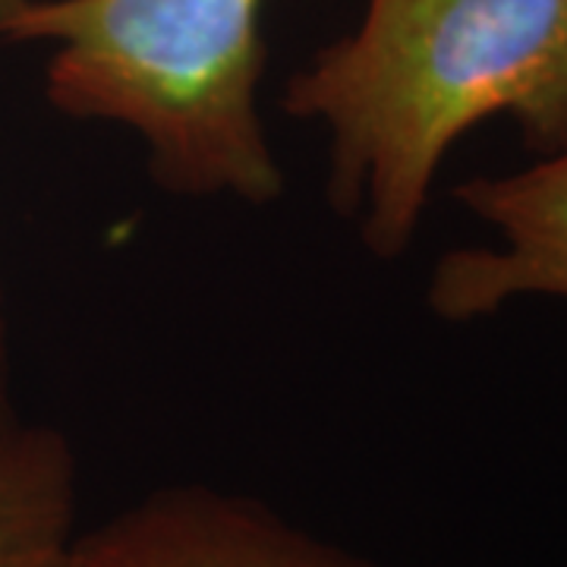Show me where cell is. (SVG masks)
Listing matches in <instances>:
<instances>
[{
	"mask_svg": "<svg viewBox=\"0 0 567 567\" xmlns=\"http://www.w3.org/2000/svg\"><path fill=\"white\" fill-rule=\"evenodd\" d=\"M13 404V347H10V319H7V297L0 281V425L17 420Z\"/></svg>",
	"mask_w": 567,
	"mask_h": 567,
	"instance_id": "obj_6",
	"label": "cell"
},
{
	"mask_svg": "<svg viewBox=\"0 0 567 567\" xmlns=\"http://www.w3.org/2000/svg\"><path fill=\"white\" fill-rule=\"evenodd\" d=\"M454 199L495 244L451 249L435 262L425 303L439 319L476 322L529 297L567 303V142L520 171L470 177Z\"/></svg>",
	"mask_w": 567,
	"mask_h": 567,
	"instance_id": "obj_4",
	"label": "cell"
},
{
	"mask_svg": "<svg viewBox=\"0 0 567 567\" xmlns=\"http://www.w3.org/2000/svg\"><path fill=\"white\" fill-rule=\"evenodd\" d=\"M80 461L61 429L0 425V567H63L76 539Z\"/></svg>",
	"mask_w": 567,
	"mask_h": 567,
	"instance_id": "obj_5",
	"label": "cell"
},
{
	"mask_svg": "<svg viewBox=\"0 0 567 567\" xmlns=\"http://www.w3.org/2000/svg\"><path fill=\"white\" fill-rule=\"evenodd\" d=\"M63 567H385L244 492L177 483L80 529Z\"/></svg>",
	"mask_w": 567,
	"mask_h": 567,
	"instance_id": "obj_3",
	"label": "cell"
},
{
	"mask_svg": "<svg viewBox=\"0 0 567 567\" xmlns=\"http://www.w3.org/2000/svg\"><path fill=\"white\" fill-rule=\"evenodd\" d=\"M29 3L32 0H0V25L10 20V17H17L22 7H29Z\"/></svg>",
	"mask_w": 567,
	"mask_h": 567,
	"instance_id": "obj_7",
	"label": "cell"
},
{
	"mask_svg": "<svg viewBox=\"0 0 567 567\" xmlns=\"http://www.w3.org/2000/svg\"><path fill=\"white\" fill-rule=\"evenodd\" d=\"M284 111L322 126L331 203L391 262L470 130L505 117L536 155L565 145L567 0H369L290 80Z\"/></svg>",
	"mask_w": 567,
	"mask_h": 567,
	"instance_id": "obj_1",
	"label": "cell"
},
{
	"mask_svg": "<svg viewBox=\"0 0 567 567\" xmlns=\"http://www.w3.org/2000/svg\"><path fill=\"white\" fill-rule=\"evenodd\" d=\"M265 0H32L0 39L48 44L44 99L145 148L155 186L186 199H281L259 107Z\"/></svg>",
	"mask_w": 567,
	"mask_h": 567,
	"instance_id": "obj_2",
	"label": "cell"
}]
</instances>
